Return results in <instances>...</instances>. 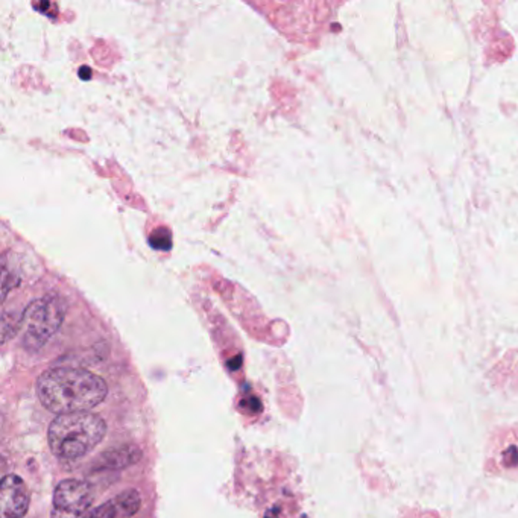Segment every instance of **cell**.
<instances>
[{"label":"cell","instance_id":"3","mask_svg":"<svg viewBox=\"0 0 518 518\" xmlns=\"http://www.w3.org/2000/svg\"><path fill=\"white\" fill-rule=\"evenodd\" d=\"M65 310V300L58 295H46L33 301L20 318L24 347L28 352H40L61 329Z\"/></svg>","mask_w":518,"mask_h":518},{"label":"cell","instance_id":"8","mask_svg":"<svg viewBox=\"0 0 518 518\" xmlns=\"http://www.w3.org/2000/svg\"><path fill=\"white\" fill-rule=\"evenodd\" d=\"M22 278L19 273L13 268V264H8L6 255L2 259V301L6 300V296L10 294L11 289L19 286Z\"/></svg>","mask_w":518,"mask_h":518},{"label":"cell","instance_id":"2","mask_svg":"<svg viewBox=\"0 0 518 518\" xmlns=\"http://www.w3.org/2000/svg\"><path fill=\"white\" fill-rule=\"evenodd\" d=\"M107 435L105 420L93 412L65 413L47 431L49 449L61 461H79L92 453Z\"/></svg>","mask_w":518,"mask_h":518},{"label":"cell","instance_id":"5","mask_svg":"<svg viewBox=\"0 0 518 518\" xmlns=\"http://www.w3.org/2000/svg\"><path fill=\"white\" fill-rule=\"evenodd\" d=\"M31 494L17 474H6L0 485V518H24L28 513Z\"/></svg>","mask_w":518,"mask_h":518},{"label":"cell","instance_id":"7","mask_svg":"<svg viewBox=\"0 0 518 518\" xmlns=\"http://www.w3.org/2000/svg\"><path fill=\"white\" fill-rule=\"evenodd\" d=\"M142 459V450L134 444L121 445L115 449L107 450L101 454V458L95 463V470H124V468L135 465Z\"/></svg>","mask_w":518,"mask_h":518},{"label":"cell","instance_id":"6","mask_svg":"<svg viewBox=\"0 0 518 518\" xmlns=\"http://www.w3.org/2000/svg\"><path fill=\"white\" fill-rule=\"evenodd\" d=\"M142 506V499L135 490H126L115 499L101 504L83 518H130L131 515L139 513Z\"/></svg>","mask_w":518,"mask_h":518},{"label":"cell","instance_id":"9","mask_svg":"<svg viewBox=\"0 0 518 518\" xmlns=\"http://www.w3.org/2000/svg\"><path fill=\"white\" fill-rule=\"evenodd\" d=\"M149 245L154 250L169 251L172 248V234L167 228H157L155 232L149 236Z\"/></svg>","mask_w":518,"mask_h":518},{"label":"cell","instance_id":"1","mask_svg":"<svg viewBox=\"0 0 518 518\" xmlns=\"http://www.w3.org/2000/svg\"><path fill=\"white\" fill-rule=\"evenodd\" d=\"M38 400L56 415L90 412L107 398L105 380L83 368H52L35 384Z\"/></svg>","mask_w":518,"mask_h":518},{"label":"cell","instance_id":"4","mask_svg":"<svg viewBox=\"0 0 518 518\" xmlns=\"http://www.w3.org/2000/svg\"><path fill=\"white\" fill-rule=\"evenodd\" d=\"M95 502V490L85 481L67 479L54 491L51 518H83Z\"/></svg>","mask_w":518,"mask_h":518},{"label":"cell","instance_id":"10","mask_svg":"<svg viewBox=\"0 0 518 518\" xmlns=\"http://www.w3.org/2000/svg\"><path fill=\"white\" fill-rule=\"evenodd\" d=\"M79 76H81V79H90L92 78V70H90V67L84 65V67L79 69Z\"/></svg>","mask_w":518,"mask_h":518}]
</instances>
